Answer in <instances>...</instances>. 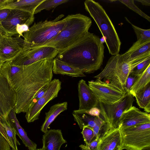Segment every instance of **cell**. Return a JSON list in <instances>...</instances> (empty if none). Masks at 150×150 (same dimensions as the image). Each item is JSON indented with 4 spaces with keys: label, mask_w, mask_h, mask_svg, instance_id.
Returning a JSON list of instances; mask_svg holds the SVG:
<instances>
[{
    "label": "cell",
    "mask_w": 150,
    "mask_h": 150,
    "mask_svg": "<svg viewBox=\"0 0 150 150\" xmlns=\"http://www.w3.org/2000/svg\"><path fill=\"white\" fill-rule=\"evenodd\" d=\"M13 150V149H12V150Z\"/></svg>",
    "instance_id": "cell-48"
},
{
    "label": "cell",
    "mask_w": 150,
    "mask_h": 150,
    "mask_svg": "<svg viewBox=\"0 0 150 150\" xmlns=\"http://www.w3.org/2000/svg\"><path fill=\"white\" fill-rule=\"evenodd\" d=\"M88 86L99 101L105 104H111L117 101L126 93L125 90L112 83L97 79L88 81Z\"/></svg>",
    "instance_id": "cell-10"
},
{
    "label": "cell",
    "mask_w": 150,
    "mask_h": 150,
    "mask_svg": "<svg viewBox=\"0 0 150 150\" xmlns=\"http://www.w3.org/2000/svg\"><path fill=\"white\" fill-rule=\"evenodd\" d=\"M0 132L3 135V136L4 137L5 139L7 141V142H8V143L9 144L10 146H11V144H10V141L7 137V136L6 134V133L5 132V129H4L3 126L2 125V124L0 122Z\"/></svg>",
    "instance_id": "cell-40"
},
{
    "label": "cell",
    "mask_w": 150,
    "mask_h": 150,
    "mask_svg": "<svg viewBox=\"0 0 150 150\" xmlns=\"http://www.w3.org/2000/svg\"><path fill=\"white\" fill-rule=\"evenodd\" d=\"M48 85L43 87L37 93L34 97L29 107L33 105L44 94L47 89Z\"/></svg>",
    "instance_id": "cell-36"
},
{
    "label": "cell",
    "mask_w": 150,
    "mask_h": 150,
    "mask_svg": "<svg viewBox=\"0 0 150 150\" xmlns=\"http://www.w3.org/2000/svg\"><path fill=\"white\" fill-rule=\"evenodd\" d=\"M44 0H21L11 1L1 7V9H16L27 11L34 15L37 7Z\"/></svg>",
    "instance_id": "cell-21"
},
{
    "label": "cell",
    "mask_w": 150,
    "mask_h": 150,
    "mask_svg": "<svg viewBox=\"0 0 150 150\" xmlns=\"http://www.w3.org/2000/svg\"><path fill=\"white\" fill-rule=\"evenodd\" d=\"M16 114L15 108H14L8 113L7 118V121L15 130L16 134L18 136L23 143L29 149H36L37 144L29 138L26 132L20 125Z\"/></svg>",
    "instance_id": "cell-19"
},
{
    "label": "cell",
    "mask_w": 150,
    "mask_h": 150,
    "mask_svg": "<svg viewBox=\"0 0 150 150\" xmlns=\"http://www.w3.org/2000/svg\"><path fill=\"white\" fill-rule=\"evenodd\" d=\"M34 20V15L28 12L11 9L7 17L0 24L6 35L12 36L17 35L16 28L18 25L26 24L29 26L33 23Z\"/></svg>",
    "instance_id": "cell-13"
},
{
    "label": "cell",
    "mask_w": 150,
    "mask_h": 150,
    "mask_svg": "<svg viewBox=\"0 0 150 150\" xmlns=\"http://www.w3.org/2000/svg\"><path fill=\"white\" fill-rule=\"evenodd\" d=\"M78 89L79 99V110L86 111L92 108L97 107L98 99L85 80L81 79L79 81Z\"/></svg>",
    "instance_id": "cell-16"
},
{
    "label": "cell",
    "mask_w": 150,
    "mask_h": 150,
    "mask_svg": "<svg viewBox=\"0 0 150 150\" xmlns=\"http://www.w3.org/2000/svg\"><path fill=\"white\" fill-rule=\"evenodd\" d=\"M68 1V0H44L37 7L34 11V14L44 10H51Z\"/></svg>",
    "instance_id": "cell-29"
},
{
    "label": "cell",
    "mask_w": 150,
    "mask_h": 150,
    "mask_svg": "<svg viewBox=\"0 0 150 150\" xmlns=\"http://www.w3.org/2000/svg\"><path fill=\"white\" fill-rule=\"evenodd\" d=\"M81 133L83 135L86 145L89 144L95 139L92 129L88 127H85L83 128Z\"/></svg>",
    "instance_id": "cell-31"
},
{
    "label": "cell",
    "mask_w": 150,
    "mask_h": 150,
    "mask_svg": "<svg viewBox=\"0 0 150 150\" xmlns=\"http://www.w3.org/2000/svg\"><path fill=\"white\" fill-rule=\"evenodd\" d=\"M1 6H0V9H1Z\"/></svg>",
    "instance_id": "cell-47"
},
{
    "label": "cell",
    "mask_w": 150,
    "mask_h": 150,
    "mask_svg": "<svg viewBox=\"0 0 150 150\" xmlns=\"http://www.w3.org/2000/svg\"><path fill=\"white\" fill-rule=\"evenodd\" d=\"M146 54L130 62H126L121 54L112 56L108 60L103 70L94 78L100 80H108L120 88L125 90L127 79L133 69L148 57Z\"/></svg>",
    "instance_id": "cell-5"
},
{
    "label": "cell",
    "mask_w": 150,
    "mask_h": 150,
    "mask_svg": "<svg viewBox=\"0 0 150 150\" xmlns=\"http://www.w3.org/2000/svg\"><path fill=\"white\" fill-rule=\"evenodd\" d=\"M139 108H143L146 112H150V83L139 91L134 96Z\"/></svg>",
    "instance_id": "cell-24"
},
{
    "label": "cell",
    "mask_w": 150,
    "mask_h": 150,
    "mask_svg": "<svg viewBox=\"0 0 150 150\" xmlns=\"http://www.w3.org/2000/svg\"><path fill=\"white\" fill-rule=\"evenodd\" d=\"M11 1V0H0V6H3Z\"/></svg>",
    "instance_id": "cell-42"
},
{
    "label": "cell",
    "mask_w": 150,
    "mask_h": 150,
    "mask_svg": "<svg viewBox=\"0 0 150 150\" xmlns=\"http://www.w3.org/2000/svg\"><path fill=\"white\" fill-rule=\"evenodd\" d=\"M134 100L129 92L117 101L111 104H105L99 101L97 107L100 114L110 128L118 127L120 119L123 113L132 107Z\"/></svg>",
    "instance_id": "cell-8"
},
{
    "label": "cell",
    "mask_w": 150,
    "mask_h": 150,
    "mask_svg": "<svg viewBox=\"0 0 150 150\" xmlns=\"http://www.w3.org/2000/svg\"><path fill=\"white\" fill-rule=\"evenodd\" d=\"M61 82L58 79L51 81L44 94L30 106L26 112L25 117L28 122H33L39 119L40 112L45 106L57 97L61 88Z\"/></svg>",
    "instance_id": "cell-11"
},
{
    "label": "cell",
    "mask_w": 150,
    "mask_h": 150,
    "mask_svg": "<svg viewBox=\"0 0 150 150\" xmlns=\"http://www.w3.org/2000/svg\"><path fill=\"white\" fill-rule=\"evenodd\" d=\"M126 20L131 25L136 35V41L141 45H143L150 41V29H144L138 27L131 23L127 18Z\"/></svg>",
    "instance_id": "cell-28"
},
{
    "label": "cell",
    "mask_w": 150,
    "mask_h": 150,
    "mask_svg": "<svg viewBox=\"0 0 150 150\" xmlns=\"http://www.w3.org/2000/svg\"><path fill=\"white\" fill-rule=\"evenodd\" d=\"M135 1L140 2L143 5L146 6L150 5V0H136Z\"/></svg>",
    "instance_id": "cell-41"
},
{
    "label": "cell",
    "mask_w": 150,
    "mask_h": 150,
    "mask_svg": "<svg viewBox=\"0 0 150 150\" xmlns=\"http://www.w3.org/2000/svg\"><path fill=\"white\" fill-rule=\"evenodd\" d=\"M16 92L7 78L0 72V115L7 120L10 111L15 107Z\"/></svg>",
    "instance_id": "cell-12"
},
{
    "label": "cell",
    "mask_w": 150,
    "mask_h": 150,
    "mask_svg": "<svg viewBox=\"0 0 150 150\" xmlns=\"http://www.w3.org/2000/svg\"><path fill=\"white\" fill-rule=\"evenodd\" d=\"M6 34L5 32L0 23V37L3 35Z\"/></svg>",
    "instance_id": "cell-43"
},
{
    "label": "cell",
    "mask_w": 150,
    "mask_h": 150,
    "mask_svg": "<svg viewBox=\"0 0 150 150\" xmlns=\"http://www.w3.org/2000/svg\"><path fill=\"white\" fill-rule=\"evenodd\" d=\"M150 64V56H149L135 67L132 72L137 75H139L145 71Z\"/></svg>",
    "instance_id": "cell-32"
},
{
    "label": "cell",
    "mask_w": 150,
    "mask_h": 150,
    "mask_svg": "<svg viewBox=\"0 0 150 150\" xmlns=\"http://www.w3.org/2000/svg\"><path fill=\"white\" fill-rule=\"evenodd\" d=\"M85 8L94 20L99 29L107 47L112 56L119 54L121 42L111 20L103 7L93 0H86Z\"/></svg>",
    "instance_id": "cell-4"
},
{
    "label": "cell",
    "mask_w": 150,
    "mask_h": 150,
    "mask_svg": "<svg viewBox=\"0 0 150 150\" xmlns=\"http://www.w3.org/2000/svg\"><path fill=\"white\" fill-rule=\"evenodd\" d=\"M53 59H43L24 66L12 65L7 61L0 67V72L16 92V113L26 112L37 93L51 81Z\"/></svg>",
    "instance_id": "cell-1"
},
{
    "label": "cell",
    "mask_w": 150,
    "mask_h": 150,
    "mask_svg": "<svg viewBox=\"0 0 150 150\" xmlns=\"http://www.w3.org/2000/svg\"><path fill=\"white\" fill-rule=\"evenodd\" d=\"M35 150H42V148L36 149Z\"/></svg>",
    "instance_id": "cell-46"
},
{
    "label": "cell",
    "mask_w": 150,
    "mask_h": 150,
    "mask_svg": "<svg viewBox=\"0 0 150 150\" xmlns=\"http://www.w3.org/2000/svg\"><path fill=\"white\" fill-rule=\"evenodd\" d=\"M11 10V9L7 8L0 9V23L7 17Z\"/></svg>",
    "instance_id": "cell-38"
},
{
    "label": "cell",
    "mask_w": 150,
    "mask_h": 150,
    "mask_svg": "<svg viewBox=\"0 0 150 150\" xmlns=\"http://www.w3.org/2000/svg\"><path fill=\"white\" fill-rule=\"evenodd\" d=\"M59 53L54 47L41 46L30 49L23 46L21 52L16 57L8 61L12 65L26 66L45 59H54Z\"/></svg>",
    "instance_id": "cell-9"
},
{
    "label": "cell",
    "mask_w": 150,
    "mask_h": 150,
    "mask_svg": "<svg viewBox=\"0 0 150 150\" xmlns=\"http://www.w3.org/2000/svg\"><path fill=\"white\" fill-rule=\"evenodd\" d=\"M72 115L74 121L81 129L85 127L92 129L96 125L100 116H93L78 110L73 111Z\"/></svg>",
    "instance_id": "cell-23"
},
{
    "label": "cell",
    "mask_w": 150,
    "mask_h": 150,
    "mask_svg": "<svg viewBox=\"0 0 150 150\" xmlns=\"http://www.w3.org/2000/svg\"><path fill=\"white\" fill-rule=\"evenodd\" d=\"M67 102H64L55 104L50 108L49 111L45 113V120L41 127V130L43 132H46L49 125L56 117L67 109Z\"/></svg>",
    "instance_id": "cell-22"
},
{
    "label": "cell",
    "mask_w": 150,
    "mask_h": 150,
    "mask_svg": "<svg viewBox=\"0 0 150 150\" xmlns=\"http://www.w3.org/2000/svg\"><path fill=\"white\" fill-rule=\"evenodd\" d=\"M11 146L0 132V150H11Z\"/></svg>",
    "instance_id": "cell-37"
},
{
    "label": "cell",
    "mask_w": 150,
    "mask_h": 150,
    "mask_svg": "<svg viewBox=\"0 0 150 150\" xmlns=\"http://www.w3.org/2000/svg\"><path fill=\"white\" fill-rule=\"evenodd\" d=\"M62 30L41 46L55 48L59 53L66 50L85 35L92 25L89 17L80 13L69 15Z\"/></svg>",
    "instance_id": "cell-3"
},
{
    "label": "cell",
    "mask_w": 150,
    "mask_h": 150,
    "mask_svg": "<svg viewBox=\"0 0 150 150\" xmlns=\"http://www.w3.org/2000/svg\"><path fill=\"white\" fill-rule=\"evenodd\" d=\"M98 150H122V137L119 127L110 128L101 137Z\"/></svg>",
    "instance_id": "cell-17"
},
{
    "label": "cell",
    "mask_w": 150,
    "mask_h": 150,
    "mask_svg": "<svg viewBox=\"0 0 150 150\" xmlns=\"http://www.w3.org/2000/svg\"><path fill=\"white\" fill-rule=\"evenodd\" d=\"M104 46L98 36L88 32L55 58L86 74L93 73L102 65Z\"/></svg>",
    "instance_id": "cell-2"
},
{
    "label": "cell",
    "mask_w": 150,
    "mask_h": 150,
    "mask_svg": "<svg viewBox=\"0 0 150 150\" xmlns=\"http://www.w3.org/2000/svg\"><path fill=\"white\" fill-rule=\"evenodd\" d=\"M150 54V41L135 50L121 54L124 61L130 62L142 56Z\"/></svg>",
    "instance_id": "cell-26"
},
{
    "label": "cell",
    "mask_w": 150,
    "mask_h": 150,
    "mask_svg": "<svg viewBox=\"0 0 150 150\" xmlns=\"http://www.w3.org/2000/svg\"><path fill=\"white\" fill-rule=\"evenodd\" d=\"M0 122L3 126L10 141L11 148L14 150H18L17 146L20 145V144L16 137V133L15 130L11 127L7 120L0 115Z\"/></svg>",
    "instance_id": "cell-27"
},
{
    "label": "cell",
    "mask_w": 150,
    "mask_h": 150,
    "mask_svg": "<svg viewBox=\"0 0 150 150\" xmlns=\"http://www.w3.org/2000/svg\"><path fill=\"white\" fill-rule=\"evenodd\" d=\"M149 83H150V64L142 73L139 75L130 89L129 93L134 97L137 93Z\"/></svg>",
    "instance_id": "cell-25"
},
{
    "label": "cell",
    "mask_w": 150,
    "mask_h": 150,
    "mask_svg": "<svg viewBox=\"0 0 150 150\" xmlns=\"http://www.w3.org/2000/svg\"><path fill=\"white\" fill-rule=\"evenodd\" d=\"M42 150H59L62 145L67 142L61 130L50 129L43 135Z\"/></svg>",
    "instance_id": "cell-18"
},
{
    "label": "cell",
    "mask_w": 150,
    "mask_h": 150,
    "mask_svg": "<svg viewBox=\"0 0 150 150\" xmlns=\"http://www.w3.org/2000/svg\"><path fill=\"white\" fill-rule=\"evenodd\" d=\"M4 63L3 61L1 58L0 57V67L2 65V64Z\"/></svg>",
    "instance_id": "cell-45"
},
{
    "label": "cell",
    "mask_w": 150,
    "mask_h": 150,
    "mask_svg": "<svg viewBox=\"0 0 150 150\" xmlns=\"http://www.w3.org/2000/svg\"><path fill=\"white\" fill-rule=\"evenodd\" d=\"M150 123V115L132 106L124 112L120 117L118 124L119 128Z\"/></svg>",
    "instance_id": "cell-15"
},
{
    "label": "cell",
    "mask_w": 150,
    "mask_h": 150,
    "mask_svg": "<svg viewBox=\"0 0 150 150\" xmlns=\"http://www.w3.org/2000/svg\"><path fill=\"white\" fill-rule=\"evenodd\" d=\"M64 16L61 14L53 20H46L34 23L23 34L25 45L30 49L40 47L53 38L65 25L67 17L60 20Z\"/></svg>",
    "instance_id": "cell-6"
},
{
    "label": "cell",
    "mask_w": 150,
    "mask_h": 150,
    "mask_svg": "<svg viewBox=\"0 0 150 150\" xmlns=\"http://www.w3.org/2000/svg\"><path fill=\"white\" fill-rule=\"evenodd\" d=\"M139 75H137L132 72L129 75L126 80L125 87V93L129 92V90L137 79Z\"/></svg>",
    "instance_id": "cell-34"
},
{
    "label": "cell",
    "mask_w": 150,
    "mask_h": 150,
    "mask_svg": "<svg viewBox=\"0 0 150 150\" xmlns=\"http://www.w3.org/2000/svg\"><path fill=\"white\" fill-rule=\"evenodd\" d=\"M53 72L55 74L67 75L73 77L86 76L81 70L54 58L52 67Z\"/></svg>",
    "instance_id": "cell-20"
},
{
    "label": "cell",
    "mask_w": 150,
    "mask_h": 150,
    "mask_svg": "<svg viewBox=\"0 0 150 150\" xmlns=\"http://www.w3.org/2000/svg\"><path fill=\"white\" fill-rule=\"evenodd\" d=\"M101 138L97 137L89 144L87 145L81 144L79 146L81 150H98V145Z\"/></svg>",
    "instance_id": "cell-33"
},
{
    "label": "cell",
    "mask_w": 150,
    "mask_h": 150,
    "mask_svg": "<svg viewBox=\"0 0 150 150\" xmlns=\"http://www.w3.org/2000/svg\"><path fill=\"white\" fill-rule=\"evenodd\" d=\"M82 111L85 112L95 117L100 116V110L98 107L93 108L88 110Z\"/></svg>",
    "instance_id": "cell-39"
},
{
    "label": "cell",
    "mask_w": 150,
    "mask_h": 150,
    "mask_svg": "<svg viewBox=\"0 0 150 150\" xmlns=\"http://www.w3.org/2000/svg\"><path fill=\"white\" fill-rule=\"evenodd\" d=\"M119 129L123 149L141 150L150 146V123Z\"/></svg>",
    "instance_id": "cell-7"
},
{
    "label": "cell",
    "mask_w": 150,
    "mask_h": 150,
    "mask_svg": "<svg viewBox=\"0 0 150 150\" xmlns=\"http://www.w3.org/2000/svg\"><path fill=\"white\" fill-rule=\"evenodd\" d=\"M119 1L125 5L128 8L134 11L141 16L150 21V17L145 13L138 8L135 4L134 0H119Z\"/></svg>",
    "instance_id": "cell-30"
},
{
    "label": "cell",
    "mask_w": 150,
    "mask_h": 150,
    "mask_svg": "<svg viewBox=\"0 0 150 150\" xmlns=\"http://www.w3.org/2000/svg\"><path fill=\"white\" fill-rule=\"evenodd\" d=\"M20 37L2 35L0 37V57L4 62L11 60L21 51L24 44Z\"/></svg>",
    "instance_id": "cell-14"
},
{
    "label": "cell",
    "mask_w": 150,
    "mask_h": 150,
    "mask_svg": "<svg viewBox=\"0 0 150 150\" xmlns=\"http://www.w3.org/2000/svg\"><path fill=\"white\" fill-rule=\"evenodd\" d=\"M29 26L26 24L21 25L18 24L17 25L16 31L17 34L18 35V37L21 36L23 37V33L27 31L29 29Z\"/></svg>",
    "instance_id": "cell-35"
},
{
    "label": "cell",
    "mask_w": 150,
    "mask_h": 150,
    "mask_svg": "<svg viewBox=\"0 0 150 150\" xmlns=\"http://www.w3.org/2000/svg\"><path fill=\"white\" fill-rule=\"evenodd\" d=\"M141 150H150V146L145 147Z\"/></svg>",
    "instance_id": "cell-44"
}]
</instances>
